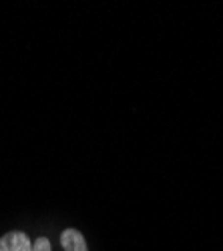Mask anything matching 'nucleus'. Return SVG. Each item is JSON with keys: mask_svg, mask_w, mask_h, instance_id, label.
I'll list each match as a JSON object with an SVG mask.
<instances>
[{"mask_svg": "<svg viewBox=\"0 0 223 251\" xmlns=\"http://www.w3.org/2000/svg\"><path fill=\"white\" fill-rule=\"evenodd\" d=\"M0 251H32V241L23 231H10L0 237Z\"/></svg>", "mask_w": 223, "mask_h": 251, "instance_id": "f257e3e1", "label": "nucleus"}, {"mask_svg": "<svg viewBox=\"0 0 223 251\" xmlns=\"http://www.w3.org/2000/svg\"><path fill=\"white\" fill-rule=\"evenodd\" d=\"M60 243H63L65 251H89L85 235L76 229H65L63 235H60Z\"/></svg>", "mask_w": 223, "mask_h": 251, "instance_id": "f03ea898", "label": "nucleus"}, {"mask_svg": "<svg viewBox=\"0 0 223 251\" xmlns=\"http://www.w3.org/2000/svg\"><path fill=\"white\" fill-rule=\"evenodd\" d=\"M32 251H52L50 249V241L47 237H38L34 243H32Z\"/></svg>", "mask_w": 223, "mask_h": 251, "instance_id": "7ed1b4c3", "label": "nucleus"}]
</instances>
